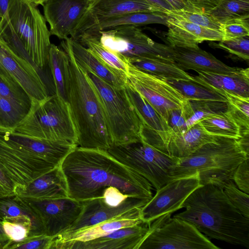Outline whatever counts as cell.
Wrapping results in <instances>:
<instances>
[{"mask_svg": "<svg viewBox=\"0 0 249 249\" xmlns=\"http://www.w3.org/2000/svg\"><path fill=\"white\" fill-rule=\"evenodd\" d=\"M100 31L84 32L77 36L73 39L88 48L104 62L126 75L128 63L126 59L106 48L100 41Z\"/></svg>", "mask_w": 249, "mask_h": 249, "instance_id": "31", "label": "cell"}, {"mask_svg": "<svg viewBox=\"0 0 249 249\" xmlns=\"http://www.w3.org/2000/svg\"><path fill=\"white\" fill-rule=\"evenodd\" d=\"M196 11L208 13L215 8L223 0H186Z\"/></svg>", "mask_w": 249, "mask_h": 249, "instance_id": "49", "label": "cell"}, {"mask_svg": "<svg viewBox=\"0 0 249 249\" xmlns=\"http://www.w3.org/2000/svg\"><path fill=\"white\" fill-rule=\"evenodd\" d=\"M59 166L66 179L68 197L79 201L101 197L108 187L129 196L147 199L153 196L151 183L107 150L77 146Z\"/></svg>", "mask_w": 249, "mask_h": 249, "instance_id": "1", "label": "cell"}, {"mask_svg": "<svg viewBox=\"0 0 249 249\" xmlns=\"http://www.w3.org/2000/svg\"><path fill=\"white\" fill-rule=\"evenodd\" d=\"M199 122L205 130L212 135L235 139L240 137V126L226 112L212 115Z\"/></svg>", "mask_w": 249, "mask_h": 249, "instance_id": "34", "label": "cell"}, {"mask_svg": "<svg viewBox=\"0 0 249 249\" xmlns=\"http://www.w3.org/2000/svg\"><path fill=\"white\" fill-rule=\"evenodd\" d=\"M170 47L173 50L174 63L184 71L226 73L239 68L227 65L212 54L202 50L198 45Z\"/></svg>", "mask_w": 249, "mask_h": 249, "instance_id": "23", "label": "cell"}, {"mask_svg": "<svg viewBox=\"0 0 249 249\" xmlns=\"http://www.w3.org/2000/svg\"><path fill=\"white\" fill-rule=\"evenodd\" d=\"M8 15L31 60L43 70L48 63L51 34L37 5L29 0H10Z\"/></svg>", "mask_w": 249, "mask_h": 249, "instance_id": "8", "label": "cell"}, {"mask_svg": "<svg viewBox=\"0 0 249 249\" xmlns=\"http://www.w3.org/2000/svg\"><path fill=\"white\" fill-rule=\"evenodd\" d=\"M28 110L22 105L0 96V129L12 130Z\"/></svg>", "mask_w": 249, "mask_h": 249, "instance_id": "36", "label": "cell"}, {"mask_svg": "<svg viewBox=\"0 0 249 249\" xmlns=\"http://www.w3.org/2000/svg\"><path fill=\"white\" fill-rule=\"evenodd\" d=\"M219 93L226 99V113L238 124L240 130H249V98L224 91Z\"/></svg>", "mask_w": 249, "mask_h": 249, "instance_id": "37", "label": "cell"}, {"mask_svg": "<svg viewBox=\"0 0 249 249\" xmlns=\"http://www.w3.org/2000/svg\"><path fill=\"white\" fill-rule=\"evenodd\" d=\"M149 230L150 226L142 222L88 241L61 243L54 249H138Z\"/></svg>", "mask_w": 249, "mask_h": 249, "instance_id": "18", "label": "cell"}, {"mask_svg": "<svg viewBox=\"0 0 249 249\" xmlns=\"http://www.w3.org/2000/svg\"><path fill=\"white\" fill-rule=\"evenodd\" d=\"M221 189L232 205L249 219V194L239 189L232 180L224 183Z\"/></svg>", "mask_w": 249, "mask_h": 249, "instance_id": "40", "label": "cell"}, {"mask_svg": "<svg viewBox=\"0 0 249 249\" xmlns=\"http://www.w3.org/2000/svg\"><path fill=\"white\" fill-rule=\"evenodd\" d=\"M54 94L67 102L69 76V57L67 53L51 43L48 59Z\"/></svg>", "mask_w": 249, "mask_h": 249, "instance_id": "29", "label": "cell"}, {"mask_svg": "<svg viewBox=\"0 0 249 249\" xmlns=\"http://www.w3.org/2000/svg\"><path fill=\"white\" fill-rule=\"evenodd\" d=\"M11 131L33 137L67 141L77 145V130L69 105L55 94L41 100L31 99L27 114Z\"/></svg>", "mask_w": 249, "mask_h": 249, "instance_id": "6", "label": "cell"}, {"mask_svg": "<svg viewBox=\"0 0 249 249\" xmlns=\"http://www.w3.org/2000/svg\"><path fill=\"white\" fill-rule=\"evenodd\" d=\"M13 242L5 234L0 221V249H9Z\"/></svg>", "mask_w": 249, "mask_h": 249, "instance_id": "55", "label": "cell"}, {"mask_svg": "<svg viewBox=\"0 0 249 249\" xmlns=\"http://www.w3.org/2000/svg\"><path fill=\"white\" fill-rule=\"evenodd\" d=\"M193 81L219 93L224 91L249 98V69L239 68L230 73L197 71Z\"/></svg>", "mask_w": 249, "mask_h": 249, "instance_id": "25", "label": "cell"}, {"mask_svg": "<svg viewBox=\"0 0 249 249\" xmlns=\"http://www.w3.org/2000/svg\"><path fill=\"white\" fill-rule=\"evenodd\" d=\"M152 5L162 10L165 13L174 10L172 7L164 0H145Z\"/></svg>", "mask_w": 249, "mask_h": 249, "instance_id": "54", "label": "cell"}, {"mask_svg": "<svg viewBox=\"0 0 249 249\" xmlns=\"http://www.w3.org/2000/svg\"><path fill=\"white\" fill-rule=\"evenodd\" d=\"M0 96L30 108L31 99L25 90L15 82L0 75Z\"/></svg>", "mask_w": 249, "mask_h": 249, "instance_id": "38", "label": "cell"}, {"mask_svg": "<svg viewBox=\"0 0 249 249\" xmlns=\"http://www.w3.org/2000/svg\"><path fill=\"white\" fill-rule=\"evenodd\" d=\"M168 3L174 10H186L194 11L186 0H164Z\"/></svg>", "mask_w": 249, "mask_h": 249, "instance_id": "53", "label": "cell"}, {"mask_svg": "<svg viewBox=\"0 0 249 249\" xmlns=\"http://www.w3.org/2000/svg\"><path fill=\"white\" fill-rule=\"evenodd\" d=\"M28 214L12 197H0V221L11 220Z\"/></svg>", "mask_w": 249, "mask_h": 249, "instance_id": "43", "label": "cell"}, {"mask_svg": "<svg viewBox=\"0 0 249 249\" xmlns=\"http://www.w3.org/2000/svg\"><path fill=\"white\" fill-rule=\"evenodd\" d=\"M166 122L173 134L182 133L188 129L182 107L171 110L168 114Z\"/></svg>", "mask_w": 249, "mask_h": 249, "instance_id": "47", "label": "cell"}, {"mask_svg": "<svg viewBox=\"0 0 249 249\" xmlns=\"http://www.w3.org/2000/svg\"><path fill=\"white\" fill-rule=\"evenodd\" d=\"M168 16L166 34L168 46L198 45L205 41H219L222 39L221 32L205 28L178 18L170 13Z\"/></svg>", "mask_w": 249, "mask_h": 249, "instance_id": "21", "label": "cell"}, {"mask_svg": "<svg viewBox=\"0 0 249 249\" xmlns=\"http://www.w3.org/2000/svg\"><path fill=\"white\" fill-rule=\"evenodd\" d=\"M137 69L166 80H191L193 76L178 67L173 61L149 57L126 59Z\"/></svg>", "mask_w": 249, "mask_h": 249, "instance_id": "30", "label": "cell"}, {"mask_svg": "<svg viewBox=\"0 0 249 249\" xmlns=\"http://www.w3.org/2000/svg\"><path fill=\"white\" fill-rule=\"evenodd\" d=\"M42 71L0 37V75L19 85L31 99L41 100L49 95Z\"/></svg>", "mask_w": 249, "mask_h": 249, "instance_id": "13", "label": "cell"}, {"mask_svg": "<svg viewBox=\"0 0 249 249\" xmlns=\"http://www.w3.org/2000/svg\"></svg>", "mask_w": 249, "mask_h": 249, "instance_id": "57", "label": "cell"}, {"mask_svg": "<svg viewBox=\"0 0 249 249\" xmlns=\"http://www.w3.org/2000/svg\"><path fill=\"white\" fill-rule=\"evenodd\" d=\"M201 185L198 173L175 178L157 191L154 196L141 209L142 221L150 224L156 219L182 208L189 196Z\"/></svg>", "mask_w": 249, "mask_h": 249, "instance_id": "15", "label": "cell"}, {"mask_svg": "<svg viewBox=\"0 0 249 249\" xmlns=\"http://www.w3.org/2000/svg\"><path fill=\"white\" fill-rule=\"evenodd\" d=\"M213 47L221 49L247 62L249 60V36L230 39L222 40L213 43Z\"/></svg>", "mask_w": 249, "mask_h": 249, "instance_id": "41", "label": "cell"}, {"mask_svg": "<svg viewBox=\"0 0 249 249\" xmlns=\"http://www.w3.org/2000/svg\"><path fill=\"white\" fill-rule=\"evenodd\" d=\"M77 146L0 129V164L13 178L28 184L59 165Z\"/></svg>", "mask_w": 249, "mask_h": 249, "instance_id": "3", "label": "cell"}, {"mask_svg": "<svg viewBox=\"0 0 249 249\" xmlns=\"http://www.w3.org/2000/svg\"><path fill=\"white\" fill-rule=\"evenodd\" d=\"M92 0H46L41 5L51 35L71 37L88 11Z\"/></svg>", "mask_w": 249, "mask_h": 249, "instance_id": "17", "label": "cell"}, {"mask_svg": "<svg viewBox=\"0 0 249 249\" xmlns=\"http://www.w3.org/2000/svg\"><path fill=\"white\" fill-rule=\"evenodd\" d=\"M207 13L221 24L236 19L249 18V0H223Z\"/></svg>", "mask_w": 249, "mask_h": 249, "instance_id": "35", "label": "cell"}, {"mask_svg": "<svg viewBox=\"0 0 249 249\" xmlns=\"http://www.w3.org/2000/svg\"><path fill=\"white\" fill-rule=\"evenodd\" d=\"M10 0H0V36L2 31L10 23L8 15V6Z\"/></svg>", "mask_w": 249, "mask_h": 249, "instance_id": "51", "label": "cell"}, {"mask_svg": "<svg viewBox=\"0 0 249 249\" xmlns=\"http://www.w3.org/2000/svg\"><path fill=\"white\" fill-rule=\"evenodd\" d=\"M107 151L119 161L146 178L156 190L173 179L169 171L179 159L142 142L113 145Z\"/></svg>", "mask_w": 249, "mask_h": 249, "instance_id": "9", "label": "cell"}, {"mask_svg": "<svg viewBox=\"0 0 249 249\" xmlns=\"http://www.w3.org/2000/svg\"><path fill=\"white\" fill-rule=\"evenodd\" d=\"M167 214L154 221L138 249H219L195 226Z\"/></svg>", "mask_w": 249, "mask_h": 249, "instance_id": "10", "label": "cell"}, {"mask_svg": "<svg viewBox=\"0 0 249 249\" xmlns=\"http://www.w3.org/2000/svg\"><path fill=\"white\" fill-rule=\"evenodd\" d=\"M217 137L207 132L198 122L182 133L172 134L167 154L178 158L188 157L204 144L215 142Z\"/></svg>", "mask_w": 249, "mask_h": 249, "instance_id": "26", "label": "cell"}, {"mask_svg": "<svg viewBox=\"0 0 249 249\" xmlns=\"http://www.w3.org/2000/svg\"><path fill=\"white\" fill-rule=\"evenodd\" d=\"M167 18L168 16L160 12H134L108 17H96L95 15V25L100 31L125 25L138 27L150 24H160L167 26Z\"/></svg>", "mask_w": 249, "mask_h": 249, "instance_id": "27", "label": "cell"}, {"mask_svg": "<svg viewBox=\"0 0 249 249\" xmlns=\"http://www.w3.org/2000/svg\"><path fill=\"white\" fill-rule=\"evenodd\" d=\"M124 89L141 122V142L167 154L173 132L167 122L128 81Z\"/></svg>", "mask_w": 249, "mask_h": 249, "instance_id": "16", "label": "cell"}, {"mask_svg": "<svg viewBox=\"0 0 249 249\" xmlns=\"http://www.w3.org/2000/svg\"><path fill=\"white\" fill-rule=\"evenodd\" d=\"M21 207L47 236L56 237L68 230L78 219L83 203L69 197L32 199L15 196Z\"/></svg>", "mask_w": 249, "mask_h": 249, "instance_id": "11", "label": "cell"}, {"mask_svg": "<svg viewBox=\"0 0 249 249\" xmlns=\"http://www.w3.org/2000/svg\"><path fill=\"white\" fill-rule=\"evenodd\" d=\"M100 34L102 44L126 59L149 57L174 61L171 47L154 41L137 26H119Z\"/></svg>", "mask_w": 249, "mask_h": 249, "instance_id": "12", "label": "cell"}, {"mask_svg": "<svg viewBox=\"0 0 249 249\" xmlns=\"http://www.w3.org/2000/svg\"><path fill=\"white\" fill-rule=\"evenodd\" d=\"M15 194L18 197L32 199L68 197L66 179L59 165L28 184L15 187Z\"/></svg>", "mask_w": 249, "mask_h": 249, "instance_id": "24", "label": "cell"}, {"mask_svg": "<svg viewBox=\"0 0 249 249\" xmlns=\"http://www.w3.org/2000/svg\"><path fill=\"white\" fill-rule=\"evenodd\" d=\"M149 200L129 196L121 204L116 206L107 204L102 197L82 201L83 207L80 216L77 221L63 233H71L109 220L132 209L141 208Z\"/></svg>", "mask_w": 249, "mask_h": 249, "instance_id": "19", "label": "cell"}, {"mask_svg": "<svg viewBox=\"0 0 249 249\" xmlns=\"http://www.w3.org/2000/svg\"><path fill=\"white\" fill-rule=\"evenodd\" d=\"M45 0H33V2L38 6V5H42Z\"/></svg>", "mask_w": 249, "mask_h": 249, "instance_id": "56", "label": "cell"}, {"mask_svg": "<svg viewBox=\"0 0 249 249\" xmlns=\"http://www.w3.org/2000/svg\"><path fill=\"white\" fill-rule=\"evenodd\" d=\"M14 196V185L0 167V197Z\"/></svg>", "mask_w": 249, "mask_h": 249, "instance_id": "50", "label": "cell"}, {"mask_svg": "<svg viewBox=\"0 0 249 249\" xmlns=\"http://www.w3.org/2000/svg\"><path fill=\"white\" fill-rule=\"evenodd\" d=\"M71 52L77 63L87 72H91L117 88H124L126 74L110 66L76 40L69 37L61 43Z\"/></svg>", "mask_w": 249, "mask_h": 249, "instance_id": "22", "label": "cell"}, {"mask_svg": "<svg viewBox=\"0 0 249 249\" xmlns=\"http://www.w3.org/2000/svg\"><path fill=\"white\" fill-rule=\"evenodd\" d=\"M53 238L45 234L30 235L20 242L13 243L9 249H51Z\"/></svg>", "mask_w": 249, "mask_h": 249, "instance_id": "44", "label": "cell"}, {"mask_svg": "<svg viewBox=\"0 0 249 249\" xmlns=\"http://www.w3.org/2000/svg\"><path fill=\"white\" fill-rule=\"evenodd\" d=\"M237 142L242 151L249 157V130H240V136Z\"/></svg>", "mask_w": 249, "mask_h": 249, "instance_id": "52", "label": "cell"}, {"mask_svg": "<svg viewBox=\"0 0 249 249\" xmlns=\"http://www.w3.org/2000/svg\"><path fill=\"white\" fill-rule=\"evenodd\" d=\"M222 40H230L249 36V18L231 20L221 24Z\"/></svg>", "mask_w": 249, "mask_h": 249, "instance_id": "42", "label": "cell"}, {"mask_svg": "<svg viewBox=\"0 0 249 249\" xmlns=\"http://www.w3.org/2000/svg\"><path fill=\"white\" fill-rule=\"evenodd\" d=\"M185 210L174 217L185 220L213 239L249 248V219L230 202L223 190L201 185L182 204Z\"/></svg>", "mask_w": 249, "mask_h": 249, "instance_id": "2", "label": "cell"}, {"mask_svg": "<svg viewBox=\"0 0 249 249\" xmlns=\"http://www.w3.org/2000/svg\"><path fill=\"white\" fill-rule=\"evenodd\" d=\"M30 0V1H32V2H33V0Z\"/></svg>", "mask_w": 249, "mask_h": 249, "instance_id": "58", "label": "cell"}, {"mask_svg": "<svg viewBox=\"0 0 249 249\" xmlns=\"http://www.w3.org/2000/svg\"><path fill=\"white\" fill-rule=\"evenodd\" d=\"M141 208H136L111 219L75 231L62 233L53 239L51 249L61 243L85 242L106 235L119 229L143 222L141 218Z\"/></svg>", "mask_w": 249, "mask_h": 249, "instance_id": "20", "label": "cell"}, {"mask_svg": "<svg viewBox=\"0 0 249 249\" xmlns=\"http://www.w3.org/2000/svg\"><path fill=\"white\" fill-rule=\"evenodd\" d=\"M1 223L4 233L14 243L22 241L31 231L29 227L21 222L3 220Z\"/></svg>", "mask_w": 249, "mask_h": 249, "instance_id": "45", "label": "cell"}, {"mask_svg": "<svg viewBox=\"0 0 249 249\" xmlns=\"http://www.w3.org/2000/svg\"><path fill=\"white\" fill-rule=\"evenodd\" d=\"M89 10L96 17H108L134 12H160L145 0H94Z\"/></svg>", "mask_w": 249, "mask_h": 249, "instance_id": "28", "label": "cell"}, {"mask_svg": "<svg viewBox=\"0 0 249 249\" xmlns=\"http://www.w3.org/2000/svg\"><path fill=\"white\" fill-rule=\"evenodd\" d=\"M61 45L69 57L67 102L77 130V145L107 150L113 143L100 97L87 72Z\"/></svg>", "mask_w": 249, "mask_h": 249, "instance_id": "4", "label": "cell"}, {"mask_svg": "<svg viewBox=\"0 0 249 249\" xmlns=\"http://www.w3.org/2000/svg\"><path fill=\"white\" fill-rule=\"evenodd\" d=\"M101 197L107 204L116 206L121 204L129 196L124 195L115 187H108L105 189Z\"/></svg>", "mask_w": 249, "mask_h": 249, "instance_id": "48", "label": "cell"}, {"mask_svg": "<svg viewBox=\"0 0 249 249\" xmlns=\"http://www.w3.org/2000/svg\"><path fill=\"white\" fill-rule=\"evenodd\" d=\"M101 99L113 145L141 142V122L124 88H117L87 72Z\"/></svg>", "mask_w": 249, "mask_h": 249, "instance_id": "7", "label": "cell"}, {"mask_svg": "<svg viewBox=\"0 0 249 249\" xmlns=\"http://www.w3.org/2000/svg\"><path fill=\"white\" fill-rule=\"evenodd\" d=\"M92 0L94 1V0Z\"/></svg>", "mask_w": 249, "mask_h": 249, "instance_id": "59", "label": "cell"}, {"mask_svg": "<svg viewBox=\"0 0 249 249\" xmlns=\"http://www.w3.org/2000/svg\"><path fill=\"white\" fill-rule=\"evenodd\" d=\"M188 129L213 114L226 112V102L213 100H187L183 107Z\"/></svg>", "mask_w": 249, "mask_h": 249, "instance_id": "32", "label": "cell"}, {"mask_svg": "<svg viewBox=\"0 0 249 249\" xmlns=\"http://www.w3.org/2000/svg\"><path fill=\"white\" fill-rule=\"evenodd\" d=\"M249 158L239 148L237 139L218 136L188 157L179 158L169 175L172 179L198 173L201 185L213 184L221 188L233 180V173L240 163Z\"/></svg>", "mask_w": 249, "mask_h": 249, "instance_id": "5", "label": "cell"}, {"mask_svg": "<svg viewBox=\"0 0 249 249\" xmlns=\"http://www.w3.org/2000/svg\"><path fill=\"white\" fill-rule=\"evenodd\" d=\"M187 100H213L226 102L224 96L191 80H166Z\"/></svg>", "mask_w": 249, "mask_h": 249, "instance_id": "33", "label": "cell"}, {"mask_svg": "<svg viewBox=\"0 0 249 249\" xmlns=\"http://www.w3.org/2000/svg\"><path fill=\"white\" fill-rule=\"evenodd\" d=\"M127 63V81L166 122L171 110L183 107L187 100L166 79L142 71Z\"/></svg>", "mask_w": 249, "mask_h": 249, "instance_id": "14", "label": "cell"}, {"mask_svg": "<svg viewBox=\"0 0 249 249\" xmlns=\"http://www.w3.org/2000/svg\"><path fill=\"white\" fill-rule=\"evenodd\" d=\"M168 13L199 26L221 32V24L209 13L186 10Z\"/></svg>", "mask_w": 249, "mask_h": 249, "instance_id": "39", "label": "cell"}, {"mask_svg": "<svg viewBox=\"0 0 249 249\" xmlns=\"http://www.w3.org/2000/svg\"><path fill=\"white\" fill-rule=\"evenodd\" d=\"M232 180L239 189L249 193V158L239 164L233 175Z\"/></svg>", "mask_w": 249, "mask_h": 249, "instance_id": "46", "label": "cell"}]
</instances>
